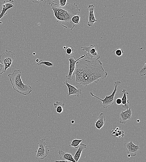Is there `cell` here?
Returning <instances> with one entry per match:
<instances>
[{"mask_svg":"<svg viewBox=\"0 0 146 162\" xmlns=\"http://www.w3.org/2000/svg\"><path fill=\"white\" fill-rule=\"evenodd\" d=\"M87 145L84 143H81L78 147V149L74 154L73 158L76 162H78L83 150L86 148Z\"/></svg>","mask_w":146,"mask_h":162,"instance_id":"cell-17","label":"cell"},{"mask_svg":"<svg viewBox=\"0 0 146 162\" xmlns=\"http://www.w3.org/2000/svg\"><path fill=\"white\" fill-rule=\"evenodd\" d=\"M33 55H35V53L34 52V53H33Z\"/></svg>","mask_w":146,"mask_h":162,"instance_id":"cell-35","label":"cell"},{"mask_svg":"<svg viewBox=\"0 0 146 162\" xmlns=\"http://www.w3.org/2000/svg\"><path fill=\"white\" fill-rule=\"evenodd\" d=\"M73 75H75L76 84L85 87L92 83H98L99 79H105L108 74L101 61L97 59L77 61Z\"/></svg>","mask_w":146,"mask_h":162,"instance_id":"cell-1","label":"cell"},{"mask_svg":"<svg viewBox=\"0 0 146 162\" xmlns=\"http://www.w3.org/2000/svg\"><path fill=\"white\" fill-rule=\"evenodd\" d=\"M38 65H40L43 64L48 66H53V64L49 61H43L42 60H40L39 62L37 63Z\"/></svg>","mask_w":146,"mask_h":162,"instance_id":"cell-25","label":"cell"},{"mask_svg":"<svg viewBox=\"0 0 146 162\" xmlns=\"http://www.w3.org/2000/svg\"><path fill=\"white\" fill-rule=\"evenodd\" d=\"M119 128L118 127L111 131V135L118 138L123 137L125 136L124 131L122 130L119 131Z\"/></svg>","mask_w":146,"mask_h":162,"instance_id":"cell-19","label":"cell"},{"mask_svg":"<svg viewBox=\"0 0 146 162\" xmlns=\"http://www.w3.org/2000/svg\"><path fill=\"white\" fill-rule=\"evenodd\" d=\"M81 48L85 52H87L85 55L88 59L93 60L99 59L100 58V56L97 51V47L95 45H91L88 46H81Z\"/></svg>","mask_w":146,"mask_h":162,"instance_id":"cell-7","label":"cell"},{"mask_svg":"<svg viewBox=\"0 0 146 162\" xmlns=\"http://www.w3.org/2000/svg\"><path fill=\"white\" fill-rule=\"evenodd\" d=\"M85 55H82L81 56L77 59H76L74 55H73L68 57V59L69 61V71L68 74L66 76L67 79L70 81H72L73 79V75L74 73L75 68V65L76 62L81 59L84 58Z\"/></svg>","mask_w":146,"mask_h":162,"instance_id":"cell-8","label":"cell"},{"mask_svg":"<svg viewBox=\"0 0 146 162\" xmlns=\"http://www.w3.org/2000/svg\"><path fill=\"white\" fill-rule=\"evenodd\" d=\"M125 147L128 154H130L131 156H135L138 151L139 147L138 145L134 144L132 141L129 142H125L123 144Z\"/></svg>","mask_w":146,"mask_h":162,"instance_id":"cell-9","label":"cell"},{"mask_svg":"<svg viewBox=\"0 0 146 162\" xmlns=\"http://www.w3.org/2000/svg\"><path fill=\"white\" fill-rule=\"evenodd\" d=\"M57 1H58V0H37L32 1V2L34 3L42 2L43 4V6H45L46 4L50 5L54 2Z\"/></svg>","mask_w":146,"mask_h":162,"instance_id":"cell-21","label":"cell"},{"mask_svg":"<svg viewBox=\"0 0 146 162\" xmlns=\"http://www.w3.org/2000/svg\"><path fill=\"white\" fill-rule=\"evenodd\" d=\"M112 52L118 56H120L122 55L124 52L122 49L117 48L112 51Z\"/></svg>","mask_w":146,"mask_h":162,"instance_id":"cell-24","label":"cell"},{"mask_svg":"<svg viewBox=\"0 0 146 162\" xmlns=\"http://www.w3.org/2000/svg\"><path fill=\"white\" fill-rule=\"evenodd\" d=\"M121 84V82L119 80H117L114 83V88L112 93L109 96H105V98L103 99H101L93 94L92 92L90 93V94L92 97H94L99 99L102 102L101 106L104 108L106 109L107 107L114 104V97L117 91L118 86Z\"/></svg>","mask_w":146,"mask_h":162,"instance_id":"cell-4","label":"cell"},{"mask_svg":"<svg viewBox=\"0 0 146 162\" xmlns=\"http://www.w3.org/2000/svg\"><path fill=\"white\" fill-rule=\"evenodd\" d=\"M64 84L67 86L68 88V92L67 93L68 97L73 95L78 97L82 93V89L78 88L77 86H73L70 84L67 80L64 82Z\"/></svg>","mask_w":146,"mask_h":162,"instance_id":"cell-10","label":"cell"},{"mask_svg":"<svg viewBox=\"0 0 146 162\" xmlns=\"http://www.w3.org/2000/svg\"><path fill=\"white\" fill-rule=\"evenodd\" d=\"M40 61L39 59H37L36 60H35V61L37 62V63H38L39 62V61Z\"/></svg>","mask_w":146,"mask_h":162,"instance_id":"cell-31","label":"cell"},{"mask_svg":"<svg viewBox=\"0 0 146 162\" xmlns=\"http://www.w3.org/2000/svg\"><path fill=\"white\" fill-rule=\"evenodd\" d=\"M80 19V16L79 15L73 16L71 19V20L74 24L78 25Z\"/></svg>","mask_w":146,"mask_h":162,"instance_id":"cell-23","label":"cell"},{"mask_svg":"<svg viewBox=\"0 0 146 162\" xmlns=\"http://www.w3.org/2000/svg\"><path fill=\"white\" fill-rule=\"evenodd\" d=\"M139 122V120L138 119V120H137V122Z\"/></svg>","mask_w":146,"mask_h":162,"instance_id":"cell-36","label":"cell"},{"mask_svg":"<svg viewBox=\"0 0 146 162\" xmlns=\"http://www.w3.org/2000/svg\"><path fill=\"white\" fill-rule=\"evenodd\" d=\"M64 51L66 56H70L73 55L75 51L74 50L72 46H66Z\"/></svg>","mask_w":146,"mask_h":162,"instance_id":"cell-20","label":"cell"},{"mask_svg":"<svg viewBox=\"0 0 146 162\" xmlns=\"http://www.w3.org/2000/svg\"><path fill=\"white\" fill-rule=\"evenodd\" d=\"M53 105L54 108L56 109L57 112L58 113H60L63 111V108L65 104L64 103L56 101L55 102L53 103Z\"/></svg>","mask_w":146,"mask_h":162,"instance_id":"cell-18","label":"cell"},{"mask_svg":"<svg viewBox=\"0 0 146 162\" xmlns=\"http://www.w3.org/2000/svg\"><path fill=\"white\" fill-rule=\"evenodd\" d=\"M82 141V140L81 139H74L72 141L71 144L69 145V146L75 148H78Z\"/></svg>","mask_w":146,"mask_h":162,"instance_id":"cell-22","label":"cell"},{"mask_svg":"<svg viewBox=\"0 0 146 162\" xmlns=\"http://www.w3.org/2000/svg\"><path fill=\"white\" fill-rule=\"evenodd\" d=\"M51 8L54 13L57 21L62 26L72 30L75 26L71 19L73 16L79 15L80 10L75 3H67L64 7L52 3Z\"/></svg>","mask_w":146,"mask_h":162,"instance_id":"cell-2","label":"cell"},{"mask_svg":"<svg viewBox=\"0 0 146 162\" xmlns=\"http://www.w3.org/2000/svg\"><path fill=\"white\" fill-rule=\"evenodd\" d=\"M66 46H64L63 47L64 49H65L66 48Z\"/></svg>","mask_w":146,"mask_h":162,"instance_id":"cell-34","label":"cell"},{"mask_svg":"<svg viewBox=\"0 0 146 162\" xmlns=\"http://www.w3.org/2000/svg\"><path fill=\"white\" fill-rule=\"evenodd\" d=\"M132 111L130 107L127 109L125 111H122L120 114V121L119 122L122 124H125L131 118Z\"/></svg>","mask_w":146,"mask_h":162,"instance_id":"cell-12","label":"cell"},{"mask_svg":"<svg viewBox=\"0 0 146 162\" xmlns=\"http://www.w3.org/2000/svg\"><path fill=\"white\" fill-rule=\"evenodd\" d=\"M122 93L123 94V96L121 98L122 107L127 109L129 108V101L127 99V94H128L129 93L126 91L125 89H123Z\"/></svg>","mask_w":146,"mask_h":162,"instance_id":"cell-16","label":"cell"},{"mask_svg":"<svg viewBox=\"0 0 146 162\" xmlns=\"http://www.w3.org/2000/svg\"><path fill=\"white\" fill-rule=\"evenodd\" d=\"M146 62H144L143 67L139 70V73L141 76H145L146 74Z\"/></svg>","mask_w":146,"mask_h":162,"instance_id":"cell-26","label":"cell"},{"mask_svg":"<svg viewBox=\"0 0 146 162\" xmlns=\"http://www.w3.org/2000/svg\"><path fill=\"white\" fill-rule=\"evenodd\" d=\"M61 160H66L71 162H76L74 160L72 155L69 153H67L59 150L58 151Z\"/></svg>","mask_w":146,"mask_h":162,"instance_id":"cell-15","label":"cell"},{"mask_svg":"<svg viewBox=\"0 0 146 162\" xmlns=\"http://www.w3.org/2000/svg\"><path fill=\"white\" fill-rule=\"evenodd\" d=\"M55 162H71L69 161L66 160H55Z\"/></svg>","mask_w":146,"mask_h":162,"instance_id":"cell-30","label":"cell"},{"mask_svg":"<svg viewBox=\"0 0 146 162\" xmlns=\"http://www.w3.org/2000/svg\"><path fill=\"white\" fill-rule=\"evenodd\" d=\"M15 57L14 52L7 50L0 55V62L4 65L5 71L10 68Z\"/></svg>","mask_w":146,"mask_h":162,"instance_id":"cell-5","label":"cell"},{"mask_svg":"<svg viewBox=\"0 0 146 162\" xmlns=\"http://www.w3.org/2000/svg\"><path fill=\"white\" fill-rule=\"evenodd\" d=\"M5 72L4 65L0 63V75L2 74Z\"/></svg>","mask_w":146,"mask_h":162,"instance_id":"cell-27","label":"cell"},{"mask_svg":"<svg viewBox=\"0 0 146 162\" xmlns=\"http://www.w3.org/2000/svg\"><path fill=\"white\" fill-rule=\"evenodd\" d=\"M116 103L118 105L121 104V99L120 98H117L115 101Z\"/></svg>","mask_w":146,"mask_h":162,"instance_id":"cell-29","label":"cell"},{"mask_svg":"<svg viewBox=\"0 0 146 162\" xmlns=\"http://www.w3.org/2000/svg\"><path fill=\"white\" fill-rule=\"evenodd\" d=\"M94 6L93 5H89L88 6L89 15L87 25L89 26H92L95 22L102 20V19L97 20L95 19L94 14Z\"/></svg>","mask_w":146,"mask_h":162,"instance_id":"cell-13","label":"cell"},{"mask_svg":"<svg viewBox=\"0 0 146 162\" xmlns=\"http://www.w3.org/2000/svg\"><path fill=\"white\" fill-rule=\"evenodd\" d=\"M59 2L60 3L59 5L61 7H63L65 6L67 4V0H60Z\"/></svg>","mask_w":146,"mask_h":162,"instance_id":"cell-28","label":"cell"},{"mask_svg":"<svg viewBox=\"0 0 146 162\" xmlns=\"http://www.w3.org/2000/svg\"><path fill=\"white\" fill-rule=\"evenodd\" d=\"M71 122L72 124H73L74 123V121L73 120H72L71 121Z\"/></svg>","mask_w":146,"mask_h":162,"instance_id":"cell-32","label":"cell"},{"mask_svg":"<svg viewBox=\"0 0 146 162\" xmlns=\"http://www.w3.org/2000/svg\"><path fill=\"white\" fill-rule=\"evenodd\" d=\"M131 156V155H130V154H128V157H130Z\"/></svg>","mask_w":146,"mask_h":162,"instance_id":"cell-33","label":"cell"},{"mask_svg":"<svg viewBox=\"0 0 146 162\" xmlns=\"http://www.w3.org/2000/svg\"><path fill=\"white\" fill-rule=\"evenodd\" d=\"M45 141V138H42L39 140L38 143L39 146L35 155L36 159H43L49 153L50 150Z\"/></svg>","mask_w":146,"mask_h":162,"instance_id":"cell-6","label":"cell"},{"mask_svg":"<svg viewBox=\"0 0 146 162\" xmlns=\"http://www.w3.org/2000/svg\"><path fill=\"white\" fill-rule=\"evenodd\" d=\"M14 1L9 0L3 2L1 7V13L0 14V20L4 16L7 14V11L14 7Z\"/></svg>","mask_w":146,"mask_h":162,"instance_id":"cell-11","label":"cell"},{"mask_svg":"<svg viewBox=\"0 0 146 162\" xmlns=\"http://www.w3.org/2000/svg\"><path fill=\"white\" fill-rule=\"evenodd\" d=\"M21 71L15 69L12 73L8 75L14 90L24 95H28L31 92L32 87L28 84L24 83L21 79Z\"/></svg>","mask_w":146,"mask_h":162,"instance_id":"cell-3","label":"cell"},{"mask_svg":"<svg viewBox=\"0 0 146 162\" xmlns=\"http://www.w3.org/2000/svg\"><path fill=\"white\" fill-rule=\"evenodd\" d=\"M106 117L104 113H101L95 122V126L98 130H100L104 125L106 122Z\"/></svg>","mask_w":146,"mask_h":162,"instance_id":"cell-14","label":"cell"}]
</instances>
